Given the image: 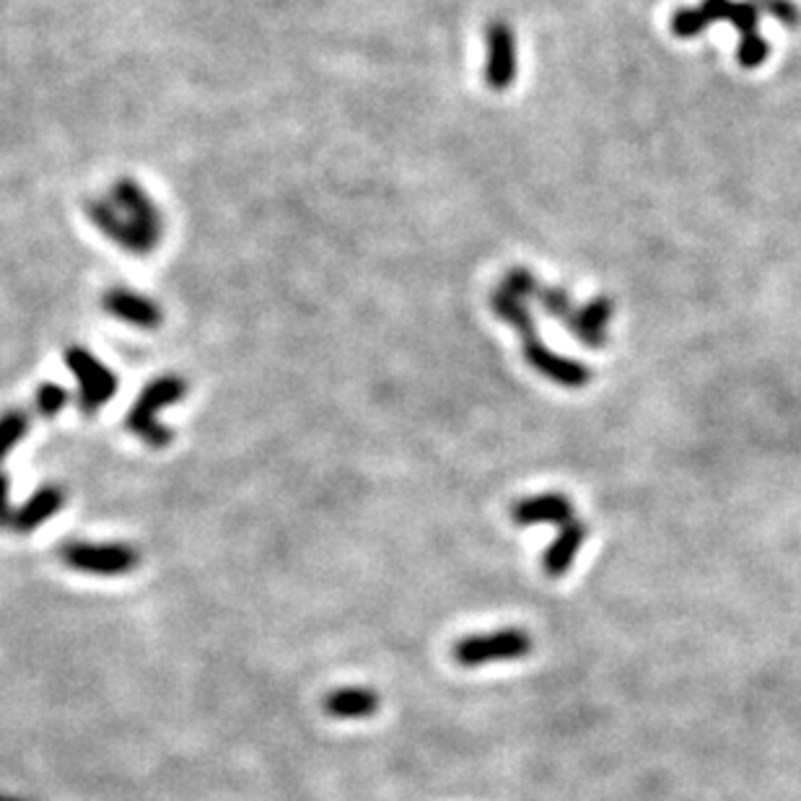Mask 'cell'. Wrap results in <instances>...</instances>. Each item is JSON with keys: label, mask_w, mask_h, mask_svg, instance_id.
<instances>
[{"label": "cell", "mask_w": 801, "mask_h": 801, "mask_svg": "<svg viewBox=\"0 0 801 801\" xmlns=\"http://www.w3.org/2000/svg\"><path fill=\"white\" fill-rule=\"evenodd\" d=\"M716 21H727V24L737 27L739 65L758 67L766 63V58L770 55V44L768 40H762V34L758 32L760 9L758 3H750V0H703L695 9H679L675 17H672V32L683 37V40H690V37L706 32Z\"/></svg>", "instance_id": "6da1fadb"}, {"label": "cell", "mask_w": 801, "mask_h": 801, "mask_svg": "<svg viewBox=\"0 0 801 801\" xmlns=\"http://www.w3.org/2000/svg\"><path fill=\"white\" fill-rule=\"evenodd\" d=\"M490 306H493L496 316H501L503 322H509L513 330L519 332L521 337V351H524L527 364L534 368V372L545 376V379L561 384V387L579 389L586 387L592 382V368L586 364H579V361L565 358V355H558L550 351V347L542 343L538 322H534L532 312H529L527 304L521 299L513 297V293L498 289L490 297Z\"/></svg>", "instance_id": "7a4b0ae2"}, {"label": "cell", "mask_w": 801, "mask_h": 801, "mask_svg": "<svg viewBox=\"0 0 801 801\" xmlns=\"http://www.w3.org/2000/svg\"><path fill=\"white\" fill-rule=\"evenodd\" d=\"M187 395V384L179 379V376H158L143 387V392L135 399V405L131 407V415H127V428L133 430L135 436H141L143 441L150 444V447L164 449L169 447L174 434L164 423H158L156 413L164 410L174 403H179Z\"/></svg>", "instance_id": "3957f363"}, {"label": "cell", "mask_w": 801, "mask_h": 801, "mask_svg": "<svg viewBox=\"0 0 801 801\" xmlns=\"http://www.w3.org/2000/svg\"><path fill=\"white\" fill-rule=\"evenodd\" d=\"M534 641L527 631L521 628H501L490 633H475V636H465L457 641L455 646V659L459 667H486V664L496 662H511V659H524V656L532 654Z\"/></svg>", "instance_id": "277c9868"}, {"label": "cell", "mask_w": 801, "mask_h": 801, "mask_svg": "<svg viewBox=\"0 0 801 801\" xmlns=\"http://www.w3.org/2000/svg\"><path fill=\"white\" fill-rule=\"evenodd\" d=\"M65 364L79 382V407L81 413L94 415L100 407L117 395V376L107 366L89 353L86 347L71 345L65 351Z\"/></svg>", "instance_id": "5b68a950"}, {"label": "cell", "mask_w": 801, "mask_h": 801, "mask_svg": "<svg viewBox=\"0 0 801 801\" xmlns=\"http://www.w3.org/2000/svg\"><path fill=\"white\" fill-rule=\"evenodd\" d=\"M63 561L75 571L94 573V576H123L138 565V553L131 545L117 542H71L63 548Z\"/></svg>", "instance_id": "8992f818"}, {"label": "cell", "mask_w": 801, "mask_h": 801, "mask_svg": "<svg viewBox=\"0 0 801 801\" xmlns=\"http://www.w3.org/2000/svg\"><path fill=\"white\" fill-rule=\"evenodd\" d=\"M86 214L94 221L96 229H100L107 239L115 241L119 249H125V252L150 254L158 245L156 237H150L146 229L133 223L112 200H100V198L86 200Z\"/></svg>", "instance_id": "52a82bcc"}, {"label": "cell", "mask_w": 801, "mask_h": 801, "mask_svg": "<svg viewBox=\"0 0 801 801\" xmlns=\"http://www.w3.org/2000/svg\"><path fill=\"white\" fill-rule=\"evenodd\" d=\"M486 83L493 92H506L517 81V37L506 21H493L486 32Z\"/></svg>", "instance_id": "ba28073f"}, {"label": "cell", "mask_w": 801, "mask_h": 801, "mask_svg": "<svg viewBox=\"0 0 801 801\" xmlns=\"http://www.w3.org/2000/svg\"><path fill=\"white\" fill-rule=\"evenodd\" d=\"M110 200L123 210V214L131 218L133 223H138L141 229H146L150 237L162 239L164 231V218L158 214L156 202L150 200V195L143 190V187L131 177H119L115 185H112Z\"/></svg>", "instance_id": "9c48e42d"}, {"label": "cell", "mask_w": 801, "mask_h": 801, "mask_svg": "<svg viewBox=\"0 0 801 801\" xmlns=\"http://www.w3.org/2000/svg\"><path fill=\"white\" fill-rule=\"evenodd\" d=\"M102 309L110 316H115L119 322L135 324L141 330H156L158 324L164 322L162 309H158L156 301L148 297H141V293L127 291V289H110L102 297Z\"/></svg>", "instance_id": "30bf717a"}, {"label": "cell", "mask_w": 801, "mask_h": 801, "mask_svg": "<svg viewBox=\"0 0 801 801\" xmlns=\"http://www.w3.org/2000/svg\"><path fill=\"white\" fill-rule=\"evenodd\" d=\"M511 521L519 527L534 524H569L573 521V503L563 493H542L521 498L511 506Z\"/></svg>", "instance_id": "8fae6325"}, {"label": "cell", "mask_w": 801, "mask_h": 801, "mask_svg": "<svg viewBox=\"0 0 801 801\" xmlns=\"http://www.w3.org/2000/svg\"><path fill=\"white\" fill-rule=\"evenodd\" d=\"M586 538H589V527L584 521L573 519L569 524H563L558 538L553 540V545L548 548L545 558H542V571H545L550 579H561L563 573L571 569L573 561H576L579 550L584 548Z\"/></svg>", "instance_id": "7c38bea8"}, {"label": "cell", "mask_w": 801, "mask_h": 801, "mask_svg": "<svg viewBox=\"0 0 801 801\" xmlns=\"http://www.w3.org/2000/svg\"><path fill=\"white\" fill-rule=\"evenodd\" d=\"M612 301L607 297H600L594 301H589L586 306H579L576 316H573L569 330L573 337H579L581 343L589 347H602L607 343V324L612 320Z\"/></svg>", "instance_id": "4fadbf2b"}, {"label": "cell", "mask_w": 801, "mask_h": 801, "mask_svg": "<svg viewBox=\"0 0 801 801\" xmlns=\"http://www.w3.org/2000/svg\"><path fill=\"white\" fill-rule=\"evenodd\" d=\"M65 498L63 490L55 486H42L37 488L29 501L21 506V509L13 513V529L17 532H34L37 527H42L44 521H50L55 513L63 509Z\"/></svg>", "instance_id": "5bb4252c"}, {"label": "cell", "mask_w": 801, "mask_h": 801, "mask_svg": "<svg viewBox=\"0 0 801 801\" xmlns=\"http://www.w3.org/2000/svg\"><path fill=\"white\" fill-rule=\"evenodd\" d=\"M324 710L332 719H366L379 710V695L368 687H340L324 698Z\"/></svg>", "instance_id": "9a60e30c"}, {"label": "cell", "mask_w": 801, "mask_h": 801, "mask_svg": "<svg viewBox=\"0 0 801 801\" xmlns=\"http://www.w3.org/2000/svg\"><path fill=\"white\" fill-rule=\"evenodd\" d=\"M532 299L540 301V306L545 309L548 316H553V320L565 322V327H569L571 320H573V316H576V312H579V306L573 304L571 293L565 291L563 285L538 283V289H534Z\"/></svg>", "instance_id": "2e32d148"}, {"label": "cell", "mask_w": 801, "mask_h": 801, "mask_svg": "<svg viewBox=\"0 0 801 801\" xmlns=\"http://www.w3.org/2000/svg\"><path fill=\"white\" fill-rule=\"evenodd\" d=\"M29 430V418L21 410H9L0 418V462L9 457V451L17 447Z\"/></svg>", "instance_id": "e0dca14e"}, {"label": "cell", "mask_w": 801, "mask_h": 801, "mask_svg": "<svg viewBox=\"0 0 801 801\" xmlns=\"http://www.w3.org/2000/svg\"><path fill=\"white\" fill-rule=\"evenodd\" d=\"M67 392L63 387H58V384H42L40 389H37V397H34V405L37 410H40L44 418H55V415L63 410V407L67 405Z\"/></svg>", "instance_id": "ac0fdd59"}, {"label": "cell", "mask_w": 801, "mask_h": 801, "mask_svg": "<svg viewBox=\"0 0 801 801\" xmlns=\"http://www.w3.org/2000/svg\"><path fill=\"white\" fill-rule=\"evenodd\" d=\"M755 3H758V9H766L770 17L778 21V24L791 27V29L799 27L801 13L797 6L791 3V0H755Z\"/></svg>", "instance_id": "d6986e66"}, {"label": "cell", "mask_w": 801, "mask_h": 801, "mask_svg": "<svg viewBox=\"0 0 801 801\" xmlns=\"http://www.w3.org/2000/svg\"><path fill=\"white\" fill-rule=\"evenodd\" d=\"M13 524V513L9 503V478L0 472V527Z\"/></svg>", "instance_id": "ffe728a7"}]
</instances>
